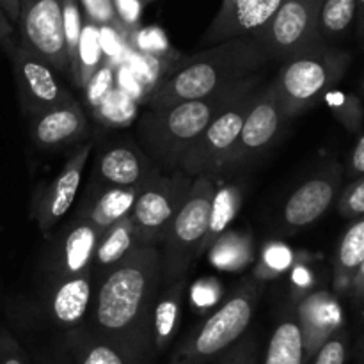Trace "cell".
<instances>
[{
    "mask_svg": "<svg viewBox=\"0 0 364 364\" xmlns=\"http://www.w3.org/2000/svg\"><path fill=\"white\" fill-rule=\"evenodd\" d=\"M160 283L162 259L149 245H137L100 281L92 304L96 333L128 364H141L153 350V313Z\"/></svg>",
    "mask_w": 364,
    "mask_h": 364,
    "instance_id": "cell-1",
    "label": "cell"
},
{
    "mask_svg": "<svg viewBox=\"0 0 364 364\" xmlns=\"http://www.w3.org/2000/svg\"><path fill=\"white\" fill-rule=\"evenodd\" d=\"M269 63V57L251 36L230 39L185 57L183 64L144 103L148 110H159L181 102L208 98L255 77Z\"/></svg>",
    "mask_w": 364,
    "mask_h": 364,
    "instance_id": "cell-2",
    "label": "cell"
},
{
    "mask_svg": "<svg viewBox=\"0 0 364 364\" xmlns=\"http://www.w3.org/2000/svg\"><path fill=\"white\" fill-rule=\"evenodd\" d=\"M258 78L262 77L255 75L208 98L181 102L159 110H146L139 119V137L146 155L156 166L176 171L185 153L212 123L213 117Z\"/></svg>",
    "mask_w": 364,
    "mask_h": 364,
    "instance_id": "cell-3",
    "label": "cell"
},
{
    "mask_svg": "<svg viewBox=\"0 0 364 364\" xmlns=\"http://www.w3.org/2000/svg\"><path fill=\"white\" fill-rule=\"evenodd\" d=\"M348 63L350 53L329 45H320L284 60L272 85L287 121L326 98L345 75Z\"/></svg>",
    "mask_w": 364,
    "mask_h": 364,
    "instance_id": "cell-4",
    "label": "cell"
},
{
    "mask_svg": "<svg viewBox=\"0 0 364 364\" xmlns=\"http://www.w3.org/2000/svg\"><path fill=\"white\" fill-rule=\"evenodd\" d=\"M263 294L262 281H244L240 288L173 354L171 364H205L233 347L251 326Z\"/></svg>",
    "mask_w": 364,
    "mask_h": 364,
    "instance_id": "cell-5",
    "label": "cell"
},
{
    "mask_svg": "<svg viewBox=\"0 0 364 364\" xmlns=\"http://www.w3.org/2000/svg\"><path fill=\"white\" fill-rule=\"evenodd\" d=\"M215 198V183L210 176H198L192 181L187 199L171 223L164 238L162 281L174 283L181 279L188 262L198 256L205 240L212 217V205Z\"/></svg>",
    "mask_w": 364,
    "mask_h": 364,
    "instance_id": "cell-6",
    "label": "cell"
},
{
    "mask_svg": "<svg viewBox=\"0 0 364 364\" xmlns=\"http://www.w3.org/2000/svg\"><path fill=\"white\" fill-rule=\"evenodd\" d=\"M262 78L249 84L233 102L224 107L212 119V123L203 130V134L196 139L194 144L188 148L178 169L183 171L187 176H210L223 173V166L226 156L240 135L247 110L258 92V84Z\"/></svg>",
    "mask_w": 364,
    "mask_h": 364,
    "instance_id": "cell-7",
    "label": "cell"
},
{
    "mask_svg": "<svg viewBox=\"0 0 364 364\" xmlns=\"http://www.w3.org/2000/svg\"><path fill=\"white\" fill-rule=\"evenodd\" d=\"M322 0H284L262 28L251 36L269 60H284L323 45L318 38Z\"/></svg>",
    "mask_w": 364,
    "mask_h": 364,
    "instance_id": "cell-8",
    "label": "cell"
},
{
    "mask_svg": "<svg viewBox=\"0 0 364 364\" xmlns=\"http://www.w3.org/2000/svg\"><path fill=\"white\" fill-rule=\"evenodd\" d=\"M192 181L194 178L176 169L171 174L160 173L139 192L130 213L135 244L156 247L164 242L171 223L187 199Z\"/></svg>",
    "mask_w": 364,
    "mask_h": 364,
    "instance_id": "cell-9",
    "label": "cell"
},
{
    "mask_svg": "<svg viewBox=\"0 0 364 364\" xmlns=\"http://www.w3.org/2000/svg\"><path fill=\"white\" fill-rule=\"evenodd\" d=\"M18 43L50 64L70 73L63 31V0H18Z\"/></svg>",
    "mask_w": 364,
    "mask_h": 364,
    "instance_id": "cell-10",
    "label": "cell"
},
{
    "mask_svg": "<svg viewBox=\"0 0 364 364\" xmlns=\"http://www.w3.org/2000/svg\"><path fill=\"white\" fill-rule=\"evenodd\" d=\"M9 60L13 64L21 110L25 114L34 117L75 102L73 95L57 78V71L23 45L18 43Z\"/></svg>",
    "mask_w": 364,
    "mask_h": 364,
    "instance_id": "cell-11",
    "label": "cell"
},
{
    "mask_svg": "<svg viewBox=\"0 0 364 364\" xmlns=\"http://www.w3.org/2000/svg\"><path fill=\"white\" fill-rule=\"evenodd\" d=\"M284 123H287V117H284L279 96L270 82L269 85L258 89L256 92L242 124L240 135L231 148L230 155L224 160L223 171L237 169L251 162L256 155H259L263 149H267L276 141Z\"/></svg>",
    "mask_w": 364,
    "mask_h": 364,
    "instance_id": "cell-12",
    "label": "cell"
},
{
    "mask_svg": "<svg viewBox=\"0 0 364 364\" xmlns=\"http://www.w3.org/2000/svg\"><path fill=\"white\" fill-rule=\"evenodd\" d=\"M340 185L341 167L334 162L308 178L284 203L279 230L284 235H291L316 223L336 199Z\"/></svg>",
    "mask_w": 364,
    "mask_h": 364,
    "instance_id": "cell-13",
    "label": "cell"
},
{
    "mask_svg": "<svg viewBox=\"0 0 364 364\" xmlns=\"http://www.w3.org/2000/svg\"><path fill=\"white\" fill-rule=\"evenodd\" d=\"M92 151V142H85L77 149L55 178L39 192L34 203V219L38 223L39 231L45 237H50L53 228L60 223L64 215L70 212L78 188L82 183L85 164Z\"/></svg>",
    "mask_w": 364,
    "mask_h": 364,
    "instance_id": "cell-14",
    "label": "cell"
},
{
    "mask_svg": "<svg viewBox=\"0 0 364 364\" xmlns=\"http://www.w3.org/2000/svg\"><path fill=\"white\" fill-rule=\"evenodd\" d=\"M284 0H223L219 13L201 38L203 46L247 38L276 14Z\"/></svg>",
    "mask_w": 364,
    "mask_h": 364,
    "instance_id": "cell-15",
    "label": "cell"
},
{
    "mask_svg": "<svg viewBox=\"0 0 364 364\" xmlns=\"http://www.w3.org/2000/svg\"><path fill=\"white\" fill-rule=\"evenodd\" d=\"M103 188L146 187L160 174L159 166L132 142H119L103 149L95 164Z\"/></svg>",
    "mask_w": 364,
    "mask_h": 364,
    "instance_id": "cell-16",
    "label": "cell"
},
{
    "mask_svg": "<svg viewBox=\"0 0 364 364\" xmlns=\"http://www.w3.org/2000/svg\"><path fill=\"white\" fill-rule=\"evenodd\" d=\"M295 318L302 334L306 364H309L318 348L343 326L340 306L329 291H315L302 299Z\"/></svg>",
    "mask_w": 364,
    "mask_h": 364,
    "instance_id": "cell-17",
    "label": "cell"
},
{
    "mask_svg": "<svg viewBox=\"0 0 364 364\" xmlns=\"http://www.w3.org/2000/svg\"><path fill=\"white\" fill-rule=\"evenodd\" d=\"M89 132V121L85 110L75 100L70 105L48 110L32 117V141L45 149L64 148L80 141Z\"/></svg>",
    "mask_w": 364,
    "mask_h": 364,
    "instance_id": "cell-18",
    "label": "cell"
},
{
    "mask_svg": "<svg viewBox=\"0 0 364 364\" xmlns=\"http://www.w3.org/2000/svg\"><path fill=\"white\" fill-rule=\"evenodd\" d=\"M102 233L103 230L95 223L82 215L78 217L60 238L55 267H53L55 279L91 272L92 256Z\"/></svg>",
    "mask_w": 364,
    "mask_h": 364,
    "instance_id": "cell-19",
    "label": "cell"
},
{
    "mask_svg": "<svg viewBox=\"0 0 364 364\" xmlns=\"http://www.w3.org/2000/svg\"><path fill=\"white\" fill-rule=\"evenodd\" d=\"M91 272L59 277L53 281L48 308L53 322L60 327H75L82 322L91 302Z\"/></svg>",
    "mask_w": 364,
    "mask_h": 364,
    "instance_id": "cell-20",
    "label": "cell"
},
{
    "mask_svg": "<svg viewBox=\"0 0 364 364\" xmlns=\"http://www.w3.org/2000/svg\"><path fill=\"white\" fill-rule=\"evenodd\" d=\"M135 247L137 244H135L134 235V220H132V215H127L103 230L98 245H96L95 256H92L91 277L96 276L102 281Z\"/></svg>",
    "mask_w": 364,
    "mask_h": 364,
    "instance_id": "cell-21",
    "label": "cell"
},
{
    "mask_svg": "<svg viewBox=\"0 0 364 364\" xmlns=\"http://www.w3.org/2000/svg\"><path fill=\"white\" fill-rule=\"evenodd\" d=\"M364 265V215L350 224L334 255L333 281L338 294L350 291L355 276Z\"/></svg>",
    "mask_w": 364,
    "mask_h": 364,
    "instance_id": "cell-22",
    "label": "cell"
},
{
    "mask_svg": "<svg viewBox=\"0 0 364 364\" xmlns=\"http://www.w3.org/2000/svg\"><path fill=\"white\" fill-rule=\"evenodd\" d=\"M185 284L178 279L167 287V290L156 299L155 313H153V348L164 352L176 336L181 323L183 311Z\"/></svg>",
    "mask_w": 364,
    "mask_h": 364,
    "instance_id": "cell-23",
    "label": "cell"
},
{
    "mask_svg": "<svg viewBox=\"0 0 364 364\" xmlns=\"http://www.w3.org/2000/svg\"><path fill=\"white\" fill-rule=\"evenodd\" d=\"M208 258L215 269L237 272L247 269L255 259V247L249 235L238 231H226L220 235L212 247L208 249Z\"/></svg>",
    "mask_w": 364,
    "mask_h": 364,
    "instance_id": "cell-24",
    "label": "cell"
},
{
    "mask_svg": "<svg viewBox=\"0 0 364 364\" xmlns=\"http://www.w3.org/2000/svg\"><path fill=\"white\" fill-rule=\"evenodd\" d=\"M144 187H130V188H105L91 205V208L85 210L82 217L95 223L102 230H107L114 223L121 220L123 217L130 215L132 208L135 205L139 192Z\"/></svg>",
    "mask_w": 364,
    "mask_h": 364,
    "instance_id": "cell-25",
    "label": "cell"
},
{
    "mask_svg": "<svg viewBox=\"0 0 364 364\" xmlns=\"http://www.w3.org/2000/svg\"><path fill=\"white\" fill-rule=\"evenodd\" d=\"M263 364H306L302 334L295 316H287L277 322Z\"/></svg>",
    "mask_w": 364,
    "mask_h": 364,
    "instance_id": "cell-26",
    "label": "cell"
},
{
    "mask_svg": "<svg viewBox=\"0 0 364 364\" xmlns=\"http://www.w3.org/2000/svg\"><path fill=\"white\" fill-rule=\"evenodd\" d=\"M358 20V0H322L318 11V38L323 45L343 39Z\"/></svg>",
    "mask_w": 364,
    "mask_h": 364,
    "instance_id": "cell-27",
    "label": "cell"
},
{
    "mask_svg": "<svg viewBox=\"0 0 364 364\" xmlns=\"http://www.w3.org/2000/svg\"><path fill=\"white\" fill-rule=\"evenodd\" d=\"M240 191H238V187H233V185H226V187H223L220 191H215L208 233H206L198 255L208 252V249L212 247L213 242H215L220 235L226 233L228 226H230L231 220L237 215L238 208H240Z\"/></svg>",
    "mask_w": 364,
    "mask_h": 364,
    "instance_id": "cell-28",
    "label": "cell"
},
{
    "mask_svg": "<svg viewBox=\"0 0 364 364\" xmlns=\"http://www.w3.org/2000/svg\"><path fill=\"white\" fill-rule=\"evenodd\" d=\"M103 63H105V53L100 43V28L84 18L80 45H78V87L84 89Z\"/></svg>",
    "mask_w": 364,
    "mask_h": 364,
    "instance_id": "cell-29",
    "label": "cell"
},
{
    "mask_svg": "<svg viewBox=\"0 0 364 364\" xmlns=\"http://www.w3.org/2000/svg\"><path fill=\"white\" fill-rule=\"evenodd\" d=\"M139 102L123 89H114L95 110V117L107 127L121 128L137 117Z\"/></svg>",
    "mask_w": 364,
    "mask_h": 364,
    "instance_id": "cell-30",
    "label": "cell"
},
{
    "mask_svg": "<svg viewBox=\"0 0 364 364\" xmlns=\"http://www.w3.org/2000/svg\"><path fill=\"white\" fill-rule=\"evenodd\" d=\"M82 16L80 6L77 0H63V31L64 45H66L68 63H70V78L78 87V45L82 36Z\"/></svg>",
    "mask_w": 364,
    "mask_h": 364,
    "instance_id": "cell-31",
    "label": "cell"
},
{
    "mask_svg": "<svg viewBox=\"0 0 364 364\" xmlns=\"http://www.w3.org/2000/svg\"><path fill=\"white\" fill-rule=\"evenodd\" d=\"M75 364H128V361L112 345L96 338V340L77 341Z\"/></svg>",
    "mask_w": 364,
    "mask_h": 364,
    "instance_id": "cell-32",
    "label": "cell"
},
{
    "mask_svg": "<svg viewBox=\"0 0 364 364\" xmlns=\"http://www.w3.org/2000/svg\"><path fill=\"white\" fill-rule=\"evenodd\" d=\"M291 263V251L283 244H277V242H272L265 247L263 251L262 259H259L258 267L255 270V279L265 281L272 279V277L279 276L281 272L290 267Z\"/></svg>",
    "mask_w": 364,
    "mask_h": 364,
    "instance_id": "cell-33",
    "label": "cell"
},
{
    "mask_svg": "<svg viewBox=\"0 0 364 364\" xmlns=\"http://www.w3.org/2000/svg\"><path fill=\"white\" fill-rule=\"evenodd\" d=\"M77 2L82 7V13H84L85 20L95 23L96 27H112L117 32H121L124 38H130L132 36L121 25L116 11H114L112 0H77Z\"/></svg>",
    "mask_w": 364,
    "mask_h": 364,
    "instance_id": "cell-34",
    "label": "cell"
},
{
    "mask_svg": "<svg viewBox=\"0 0 364 364\" xmlns=\"http://www.w3.org/2000/svg\"><path fill=\"white\" fill-rule=\"evenodd\" d=\"M114 89H116V66L109 63V60H105L100 66V70L92 75L91 80L87 82L84 91L89 105L96 109Z\"/></svg>",
    "mask_w": 364,
    "mask_h": 364,
    "instance_id": "cell-35",
    "label": "cell"
},
{
    "mask_svg": "<svg viewBox=\"0 0 364 364\" xmlns=\"http://www.w3.org/2000/svg\"><path fill=\"white\" fill-rule=\"evenodd\" d=\"M348 355V334L341 327L313 355L311 364H345Z\"/></svg>",
    "mask_w": 364,
    "mask_h": 364,
    "instance_id": "cell-36",
    "label": "cell"
},
{
    "mask_svg": "<svg viewBox=\"0 0 364 364\" xmlns=\"http://www.w3.org/2000/svg\"><path fill=\"white\" fill-rule=\"evenodd\" d=\"M327 103L334 110L341 123L347 124L348 128L355 130L361 123V107L355 102L354 96L341 95V92H327Z\"/></svg>",
    "mask_w": 364,
    "mask_h": 364,
    "instance_id": "cell-37",
    "label": "cell"
},
{
    "mask_svg": "<svg viewBox=\"0 0 364 364\" xmlns=\"http://www.w3.org/2000/svg\"><path fill=\"white\" fill-rule=\"evenodd\" d=\"M338 212L345 219H359L364 215V178L348 185L338 199Z\"/></svg>",
    "mask_w": 364,
    "mask_h": 364,
    "instance_id": "cell-38",
    "label": "cell"
},
{
    "mask_svg": "<svg viewBox=\"0 0 364 364\" xmlns=\"http://www.w3.org/2000/svg\"><path fill=\"white\" fill-rule=\"evenodd\" d=\"M135 46H137V52L144 53H167L173 52V48L167 43L166 34H164L160 28L156 27H148L141 28V31H135L134 34Z\"/></svg>",
    "mask_w": 364,
    "mask_h": 364,
    "instance_id": "cell-39",
    "label": "cell"
},
{
    "mask_svg": "<svg viewBox=\"0 0 364 364\" xmlns=\"http://www.w3.org/2000/svg\"><path fill=\"white\" fill-rule=\"evenodd\" d=\"M112 4L121 25H123L130 34H134V32L137 31L139 23H141L144 0H112Z\"/></svg>",
    "mask_w": 364,
    "mask_h": 364,
    "instance_id": "cell-40",
    "label": "cell"
},
{
    "mask_svg": "<svg viewBox=\"0 0 364 364\" xmlns=\"http://www.w3.org/2000/svg\"><path fill=\"white\" fill-rule=\"evenodd\" d=\"M256 347L252 338H240L233 347L228 348L226 355L219 364H255Z\"/></svg>",
    "mask_w": 364,
    "mask_h": 364,
    "instance_id": "cell-41",
    "label": "cell"
},
{
    "mask_svg": "<svg viewBox=\"0 0 364 364\" xmlns=\"http://www.w3.org/2000/svg\"><path fill=\"white\" fill-rule=\"evenodd\" d=\"M0 364H28L23 348L7 329L0 331Z\"/></svg>",
    "mask_w": 364,
    "mask_h": 364,
    "instance_id": "cell-42",
    "label": "cell"
},
{
    "mask_svg": "<svg viewBox=\"0 0 364 364\" xmlns=\"http://www.w3.org/2000/svg\"><path fill=\"white\" fill-rule=\"evenodd\" d=\"M18 45L16 38V28L11 25V21L7 20V16L4 14V11L0 9V48L4 50L7 57L14 52Z\"/></svg>",
    "mask_w": 364,
    "mask_h": 364,
    "instance_id": "cell-43",
    "label": "cell"
},
{
    "mask_svg": "<svg viewBox=\"0 0 364 364\" xmlns=\"http://www.w3.org/2000/svg\"><path fill=\"white\" fill-rule=\"evenodd\" d=\"M348 173L350 176H358V174H364V135H361L358 144L354 146L350 155V164H348Z\"/></svg>",
    "mask_w": 364,
    "mask_h": 364,
    "instance_id": "cell-44",
    "label": "cell"
},
{
    "mask_svg": "<svg viewBox=\"0 0 364 364\" xmlns=\"http://www.w3.org/2000/svg\"><path fill=\"white\" fill-rule=\"evenodd\" d=\"M0 9L4 11L11 25L16 28L18 16H20V4H18V0H0Z\"/></svg>",
    "mask_w": 364,
    "mask_h": 364,
    "instance_id": "cell-45",
    "label": "cell"
},
{
    "mask_svg": "<svg viewBox=\"0 0 364 364\" xmlns=\"http://www.w3.org/2000/svg\"><path fill=\"white\" fill-rule=\"evenodd\" d=\"M355 31L361 41H364V0H358V20H355Z\"/></svg>",
    "mask_w": 364,
    "mask_h": 364,
    "instance_id": "cell-46",
    "label": "cell"
},
{
    "mask_svg": "<svg viewBox=\"0 0 364 364\" xmlns=\"http://www.w3.org/2000/svg\"><path fill=\"white\" fill-rule=\"evenodd\" d=\"M363 284H364V265L361 267V270H359V272H358V276H355L354 283H352V287H350L352 297H355V295L359 294V290H361V288H363Z\"/></svg>",
    "mask_w": 364,
    "mask_h": 364,
    "instance_id": "cell-47",
    "label": "cell"
},
{
    "mask_svg": "<svg viewBox=\"0 0 364 364\" xmlns=\"http://www.w3.org/2000/svg\"><path fill=\"white\" fill-rule=\"evenodd\" d=\"M354 301H355V304H358V308L364 311V284H363L361 290H359V294L354 297Z\"/></svg>",
    "mask_w": 364,
    "mask_h": 364,
    "instance_id": "cell-48",
    "label": "cell"
},
{
    "mask_svg": "<svg viewBox=\"0 0 364 364\" xmlns=\"http://www.w3.org/2000/svg\"><path fill=\"white\" fill-rule=\"evenodd\" d=\"M361 350L364 352V340H363V343H361Z\"/></svg>",
    "mask_w": 364,
    "mask_h": 364,
    "instance_id": "cell-49",
    "label": "cell"
},
{
    "mask_svg": "<svg viewBox=\"0 0 364 364\" xmlns=\"http://www.w3.org/2000/svg\"><path fill=\"white\" fill-rule=\"evenodd\" d=\"M144 2H146V0H144Z\"/></svg>",
    "mask_w": 364,
    "mask_h": 364,
    "instance_id": "cell-50",
    "label": "cell"
},
{
    "mask_svg": "<svg viewBox=\"0 0 364 364\" xmlns=\"http://www.w3.org/2000/svg\"><path fill=\"white\" fill-rule=\"evenodd\" d=\"M363 364H364V363H363Z\"/></svg>",
    "mask_w": 364,
    "mask_h": 364,
    "instance_id": "cell-51",
    "label": "cell"
}]
</instances>
